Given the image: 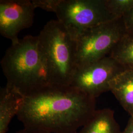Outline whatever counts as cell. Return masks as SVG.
<instances>
[{
	"mask_svg": "<svg viewBox=\"0 0 133 133\" xmlns=\"http://www.w3.org/2000/svg\"><path fill=\"white\" fill-rule=\"evenodd\" d=\"M96 110V99L71 86L48 85L24 96L17 119L46 133H76Z\"/></svg>",
	"mask_w": 133,
	"mask_h": 133,
	"instance_id": "6da1fadb",
	"label": "cell"
},
{
	"mask_svg": "<svg viewBox=\"0 0 133 133\" xmlns=\"http://www.w3.org/2000/svg\"><path fill=\"white\" fill-rule=\"evenodd\" d=\"M38 49L48 84L70 86L77 68L76 41L58 20L49 21L41 30Z\"/></svg>",
	"mask_w": 133,
	"mask_h": 133,
	"instance_id": "7a4b0ae2",
	"label": "cell"
},
{
	"mask_svg": "<svg viewBox=\"0 0 133 133\" xmlns=\"http://www.w3.org/2000/svg\"><path fill=\"white\" fill-rule=\"evenodd\" d=\"M6 84L28 95L48 84L38 49V36L28 35L11 44L1 61Z\"/></svg>",
	"mask_w": 133,
	"mask_h": 133,
	"instance_id": "3957f363",
	"label": "cell"
},
{
	"mask_svg": "<svg viewBox=\"0 0 133 133\" xmlns=\"http://www.w3.org/2000/svg\"><path fill=\"white\" fill-rule=\"evenodd\" d=\"M55 13L76 41L87 30L118 18L109 13L105 0H61Z\"/></svg>",
	"mask_w": 133,
	"mask_h": 133,
	"instance_id": "277c9868",
	"label": "cell"
},
{
	"mask_svg": "<svg viewBox=\"0 0 133 133\" xmlns=\"http://www.w3.org/2000/svg\"><path fill=\"white\" fill-rule=\"evenodd\" d=\"M126 33L122 18L87 30L76 41L77 68L109 56Z\"/></svg>",
	"mask_w": 133,
	"mask_h": 133,
	"instance_id": "5b68a950",
	"label": "cell"
},
{
	"mask_svg": "<svg viewBox=\"0 0 133 133\" xmlns=\"http://www.w3.org/2000/svg\"><path fill=\"white\" fill-rule=\"evenodd\" d=\"M126 69L111 57L77 67L70 86L96 99L110 91V83L119 73Z\"/></svg>",
	"mask_w": 133,
	"mask_h": 133,
	"instance_id": "8992f818",
	"label": "cell"
},
{
	"mask_svg": "<svg viewBox=\"0 0 133 133\" xmlns=\"http://www.w3.org/2000/svg\"><path fill=\"white\" fill-rule=\"evenodd\" d=\"M36 8L32 1L1 0L0 34L12 44L20 41V32L33 23Z\"/></svg>",
	"mask_w": 133,
	"mask_h": 133,
	"instance_id": "52a82bcc",
	"label": "cell"
},
{
	"mask_svg": "<svg viewBox=\"0 0 133 133\" xmlns=\"http://www.w3.org/2000/svg\"><path fill=\"white\" fill-rule=\"evenodd\" d=\"M24 96L6 84L0 89V133H7L11 121L19 114Z\"/></svg>",
	"mask_w": 133,
	"mask_h": 133,
	"instance_id": "ba28073f",
	"label": "cell"
},
{
	"mask_svg": "<svg viewBox=\"0 0 133 133\" xmlns=\"http://www.w3.org/2000/svg\"><path fill=\"white\" fill-rule=\"evenodd\" d=\"M110 91L133 118V69H126L111 81Z\"/></svg>",
	"mask_w": 133,
	"mask_h": 133,
	"instance_id": "9c48e42d",
	"label": "cell"
},
{
	"mask_svg": "<svg viewBox=\"0 0 133 133\" xmlns=\"http://www.w3.org/2000/svg\"><path fill=\"white\" fill-rule=\"evenodd\" d=\"M114 112L109 108L96 109L76 133H121Z\"/></svg>",
	"mask_w": 133,
	"mask_h": 133,
	"instance_id": "30bf717a",
	"label": "cell"
},
{
	"mask_svg": "<svg viewBox=\"0 0 133 133\" xmlns=\"http://www.w3.org/2000/svg\"><path fill=\"white\" fill-rule=\"evenodd\" d=\"M126 69H133V34H125L109 55Z\"/></svg>",
	"mask_w": 133,
	"mask_h": 133,
	"instance_id": "8fae6325",
	"label": "cell"
},
{
	"mask_svg": "<svg viewBox=\"0 0 133 133\" xmlns=\"http://www.w3.org/2000/svg\"><path fill=\"white\" fill-rule=\"evenodd\" d=\"M109 13L116 18H122L133 8V0H105Z\"/></svg>",
	"mask_w": 133,
	"mask_h": 133,
	"instance_id": "7c38bea8",
	"label": "cell"
},
{
	"mask_svg": "<svg viewBox=\"0 0 133 133\" xmlns=\"http://www.w3.org/2000/svg\"><path fill=\"white\" fill-rule=\"evenodd\" d=\"M61 0H33L32 1L34 5L48 12H55L57 6Z\"/></svg>",
	"mask_w": 133,
	"mask_h": 133,
	"instance_id": "4fadbf2b",
	"label": "cell"
},
{
	"mask_svg": "<svg viewBox=\"0 0 133 133\" xmlns=\"http://www.w3.org/2000/svg\"><path fill=\"white\" fill-rule=\"evenodd\" d=\"M127 33L133 34V8L122 17Z\"/></svg>",
	"mask_w": 133,
	"mask_h": 133,
	"instance_id": "5bb4252c",
	"label": "cell"
},
{
	"mask_svg": "<svg viewBox=\"0 0 133 133\" xmlns=\"http://www.w3.org/2000/svg\"><path fill=\"white\" fill-rule=\"evenodd\" d=\"M121 133H133V118L129 119L126 127Z\"/></svg>",
	"mask_w": 133,
	"mask_h": 133,
	"instance_id": "9a60e30c",
	"label": "cell"
},
{
	"mask_svg": "<svg viewBox=\"0 0 133 133\" xmlns=\"http://www.w3.org/2000/svg\"><path fill=\"white\" fill-rule=\"evenodd\" d=\"M15 133H46L43 132H41L36 130H34L32 129L24 127V128L19 130Z\"/></svg>",
	"mask_w": 133,
	"mask_h": 133,
	"instance_id": "2e32d148",
	"label": "cell"
}]
</instances>
